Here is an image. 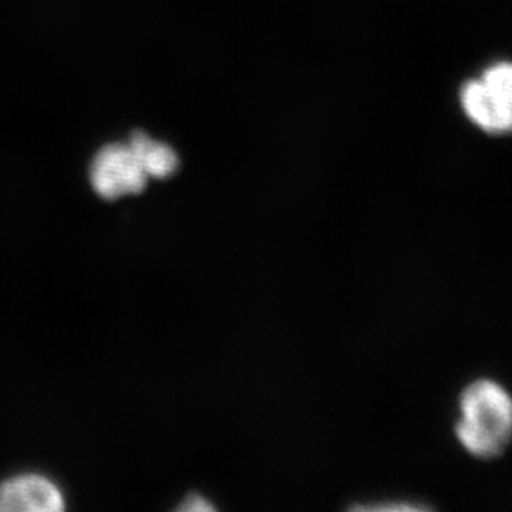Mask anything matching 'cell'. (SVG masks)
Masks as SVG:
<instances>
[{
	"label": "cell",
	"mask_w": 512,
	"mask_h": 512,
	"mask_svg": "<svg viewBox=\"0 0 512 512\" xmlns=\"http://www.w3.org/2000/svg\"><path fill=\"white\" fill-rule=\"evenodd\" d=\"M62 491L44 474H19L0 484V512H60Z\"/></svg>",
	"instance_id": "3"
},
{
	"label": "cell",
	"mask_w": 512,
	"mask_h": 512,
	"mask_svg": "<svg viewBox=\"0 0 512 512\" xmlns=\"http://www.w3.org/2000/svg\"><path fill=\"white\" fill-rule=\"evenodd\" d=\"M178 511H186V512H213L216 511V506L214 504L209 503L208 499L201 496V494L193 493L189 494L184 498L183 503L179 504Z\"/></svg>",
	"instance_id": "8"
},
{
	"label": "cell",
	"mask_w": 512,
	"mask_h": 512,
	"mask_svg": "<svg viewBox=\"0 0 512 512\" xmlns=\"http://www.w3.org/2000/svg\"><path fill=\"white\" fill-rule=\"evenodd\" d=\"M456 436L469 455L493 459L503 455L512 433V401L493 380H478L464 388L459 398Z\"/></svg>",
	"instance_id": "1"
},
{
	"label": "cell",
	"mask_w": 512,
	"mask_h": 512,
	"mask_svg": "<svg viewBox=\"0 0 512 512\" xmlns=\"http://www.w3.org/2000/svg\"><path fill=\"white\" fill-rule=\"evenodd\" d=\"M148 181V174L141 168L140 161L128 143L103 146L90 166L93 191L108 201L141 193Z\"/></svg>",
	"instance_id": "2"
},
{
	"label": "cell",
	"mask_w": 512,
	"mask_h": 512,
	"mask_svg": "<svg viewBox=\"0 0 512 512\" xmlns=\"http://www.w3.org/2000/svg\"><path fill=\"white\" fill-rule=\"evenodd\" d=\"M131 150L140 161L141 168L148 178L166 179L176 173L179 158L171 146L156 141L143 131H136L128 141Z\"/></svg>",
	"instance_id": "4"
},
{
	"label": "cell",
	"mask_w": 512,
	"mask_h": 512,
	"mask_svg": "<svg viewBox=\"0 0 512 512\" xmlns=\"http://www.w3.org/2000/svg\"><path fill=\"white\" fill-rule=\"evenodd\" d=\"M357 511H428L430 506H423L418 503H387V504H362V506H353Z\"/></svg>",
	"instance_id": "7"
},
{
	"label": "cell",
	"mask_w": 512,
	"mask_h": 512,
	"mask_svg": "<svg viewBox=\"0 0 512 512\" xmlns=\"http://www.w3.org/2000/svg\"><path fill=\"white\" fill-rule=\"evenodd\" d=\"M461 100H463L464 112L479 128H483L488 133H494V135L506 133L503 123L499 120L498 113L494 110L493 103L486 95L481 80L464 85Z\"/></svg>",
	"instance_id": "6"
},
{
	"label": "cell",
	"mask_w": 512,
	"mask_h": 512,
	"mask_svg": "<svg viewBox=\"0 0 512 512\" xmlns=\"http://www.w3.org/2000/svg\"><path fill=\"white\" fill-rule=\"evenodd\" d=\"M484 90L503 123L504 130L512 125V70L509 63H498L483 75Z\"/></svg>",
	"instance_id": "5"
}]
</instances>
